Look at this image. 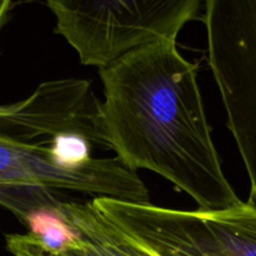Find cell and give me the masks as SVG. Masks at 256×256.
<instances>
[{
    "label": "cell",
    "mask_w": 256,
    "mask_h": 256,
    "mask_svg": "<svg viewBox=\"0 0 256 256\" xmlns=\"http://www.w3.org/2000/svg\"><path fill=\"white\" fill-rule=\"evenodd\" d=\"M102 120L112 150L128 169H146L186 192L199 209L242 200L222 172L198 84V68L176 42L130 50L99 69Z\"/></svg>",
    "instance_id": "1"
},
{
    "label": "cell",
    "mask_w": 256,
    "mask_h": 256,
    "mask_svg": "<svg viewBox=\"0 0 256 256\" xmlns=\"http://www.w3.org/2000/svg\"><path fill=\"white\" fill-rule=\"evenodd\" d=\"M205 0H46L56 19L55 32L99 69L135 48L176 42L196 19Z\"/></svg>",
    "instance_id": "2"
},
{
    "label": "cell",
    "mask_w": 256,
    "mask_h": 256,
    "mask_svg": "<svg viewBox=\"0 0 256 256\" xmlns=\"http://www.w3.org/2000/svg\"><path fill=\"white\" fill-rule=\"evenodd\" d=\"M208 62L256 206V0H205Z\"/></svg>",
    "instance_id": "3"
},
{
    "label": "cell",
    "mask_w": 256,
    "mask_h": 256,
    "mask_svg": "<svg viewBox=\"0 0 256 256\" xmlns=\"http://www.w3.org/2000/svg\"><path fill=\"white\" fill-rule=\"evenodd\" d=\"M62 132L89 138L98 149L112 150L102 102L82 79L45 82L29 98L0 104V135L26 142H49Z\"/></svg>",
    "instance_id": "4"
},
{
    "label": "cell",
    "mask_w": 256,
    "mask_h": 256,
    "mask_svg": "<svg viewBox=\"0 0 256 256\" xmlns=\"http://www.w3.org/2000/svg\"><path fill=\"white\" fill-rule=\"evenodd\" d=\"M58 212L82 242L79 250L64 256H134L122 242L114 225L92 202H62Z\"/></svg>",
    "instance_id": "5"
},
{
    "label": "cell",
    "mask_w": 256,
    "mask_h": 256,
    "mask_svg": "<svg viewBox=\"0 0 256 256\" xmlns=\"http://www.w3.org/2000/svg\"><path fill=\"white\" fill-rule=\"evenodd\" d=\"M25 226L42 249L52 255H68L82 245L78 232L56 210L35 212L29 216Z\"/></svg>",
    "instance_id": "6"
},
{
    "label": "cell",
    "mask_w": 256,
    "mask_h": 256,
    "mask_svg": "<svg viewBox=\"0 0 256 256\" xmlns=\"http://www.w3.org/2000/svg\"><path fill=\"white\" fill-rule=\"evenodd\" d=\"M8 252L12 256H56L45 252L32 235L10 234L5 236Z\"/></svg>",
    "instance_id": "7"
},
{
    "label": "cell",
    "mask_w": 256,
    "mask_h": 256,
    "mask_svg": "<svg viewBox=\"0 0 256 256\" xmlns=\"http://www.w3.org/2000/svg\"><path fill=\"white\" fill-rule=\"evenodd\" d=\"M14 2H4V4H0V34H2L6 22H9L10 14H12V10L14 9Z\"/></svg>",
    "instance_id": "8"
},
{
    "label": "cell",
    "mask_w": 256,
    "mask_h": 256,
    "mask_svg": "<svg viewBox=\"0 0 256 256\" xmlns=\"http://www.w3.org/2000/svg\"><path fill=\"white\" fill-rule=\"evenodd\" d=\"M124 245H125V244H124ZM126 249H128V248H126ZM128 250H129V249H128ZM129 252H130V250H129ZM132 252V255H134V256H140V255L135 254V252Z\"/></svg>",
    "instance_id": "9"
},
{
    "label": "cell",
    "mask_w": 256,
    "mask_h": 256,
    "mask_svg": "<svg viewBox=\"0 0 256 256\" xmlns=\"http://www.w3.org/2000/svg\"><path fill=\"white\" fill-rule=\"evenodd\" d=\"M45 2H46V0H45Z\"/></svg>",
    "instance_id": "10"
}]
</instances>
